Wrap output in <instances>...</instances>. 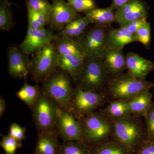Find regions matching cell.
Segmentation results:
<instances>
[{"instance_id":"obj_3","label":"cell","mask_w":154,"mask_h":154,"mask_svg":"<svg viewBox=\"0 0 154 154\" xmlns=\"http://www.w3.org/2000/svg\"><path fill=\"white\" fill-rule=\"evenodd\" d=\"M60 107L53 99L42 93L31 109L38 133L56 131V119Z\"/></svg>"},{"instance_id":"obj_20","label":"cell","mask_w":154,"mask_h":154,"mask_svg":"<svg viewBox=\"0 0 154 154\" xmlns=\"http://www.w3.org/2000/svg\"><path fill=\"white\" fill-rule=\"evenodd\" d=\"M91 24L107 28L116 22V11L111 7L105 8H94L86 13Z\"/></svg>"},{"instance_id":"obj_31","label":"cell","mask_w":154,"mask_h":154,"mask_svg":"<svg viewBox=\"0 0 154 154\" xmlns=\"http://www.w3.org/2000/svg\"><path fill=\"white\" fill-rule=\"evenodd\" d=\"M136 41L140 42L146 48H149L151 42V26L149 22H147L135 33Z\"/></svg>"},{"instance_id":"obj_5","label":"cell","mask_w":154,"mask_h":154,"mask_svg":"<svg viewBox=\"0 0 154 154\" xmlns=\"http://www.w3.org/2000/svg\"><path fill=\"white\" fill-rule=\"evenodd\" d=\"M107 73L102 59L87 58L82 73L76 82L82 90L96 91L105 84Z\"/></svg>"},{"instance_id":"obj_9","label":"cell","mask_w":154,"mask_h":154,"mask_svg":"<svg viewBox=\"0 0 154 154\" xmlns=\"http://www.w3.org/2000/svg\"><path fill=\"white\" fill-rule=\"evenodd\" d=\"M56 130L63 141H82L80 121L75 119L72 111L60 107L58 109L57 113Z\"/></svg>"},{"instance_id":"obj_30","label":"cell","mask_w":154,"mask_h":154,"mask_svg":"<svg viewBox=\"0 0 154 154\" xmlns=\"http://www.w3.org/2000/svg\"><path fill=\"white\" fill-rule=\"evenodd\" d=\"M1 146L5 154H16L17 149L22 147V142L9 136L2 135Z\"/></svg>"},{"instance_id":"obj_33","label":"cell","mask_w":154,"mask_h":154,"mask_svg":"<svg viewBox=\"0 0 154 154\" xmlns=\"http://www.w3.org/2000/svg\"><path fill=\"white\" fill-rule=\"evenodd\" d=\"M26 5L35 11L50 15L51 5L46 0H25Z\"/></svg>"},{"instance_id":"obj_10","label":"cell","mask_w":154,"mask_h":154,"mask_svg":"<svg viewBox=\"0 0 154 154\" xmlns=\"http://www.w3.org/2000/svg\"><path fill=\"white\" fill-rule=\"evenodd\" d=\"M102 96L96 91H85L79 87L73 90L72 97V112L86 116L99 107L102 101Z\"/></svg>"},{"instance_id":"obj_34","label":"cell","mask_w":154,"mask_h":154,"mask_svg":"<svg viewBox=\"0 0 154 154\" xmlns=\"http://www.w3.org/2000/svg\"><path fill=\"white\" fill-rule=\"evenodd\" d=\"M147 129L148 140H154V104L148 110L146 114Z\"/></svg>"},{"instance_id":"obj_17","label":"cell","mask_w":154,"mask_h":154,"mask_svg":"<svg viewBox=\"0 0 154 154\" xmlns=\"http://www.w3.org/2000/svg\"><path fill=\"white\" fill-rule=\"evenodd\" d=\"M58 56V67L66 72L76 82L82 71L85 58L73 55Z\"/></svg>"},{"instance_id":"obj_16","label":"cell","mask_w":154,"mask_h":154,"mask_svg":"<svg viewBox=\"0 0 154 154\" xmlns=\"http://www.w3.org/2000/svg\"><path fill=\"white\" fill-rule=\"evenodd\" d=\"M57 131L38 133V139L33 154H58L61 144Z\"/></svg>"},{"instance_id":"obj_29","label":"cell","mask_w":154,"mask_h":154,"mask_svg":"<svg viewBox=\"0 0 154 154\" xmlns=\"http://www.w3.org/2000/svg\"><path fill=\"white\" fill-rule=\"evenodd\" d=\"M107 111L109 115L115 118H123L131 113L128 102L123 100L111 102L107 107Z\"/></svg>"},{"instance_id":"obj_36","label":"cell","mask_w":154,"mask_h":154,"mask_svg":"<svg viewBox=\"0 0 154 154\" xmlns=\"http://www.w3.org/2000/svg\"><path fill=\"white\" fill-rule=\"evenodd\" d=\"M134 154H154V140H144Z\"/></svg>"},{"instance_id":"obj_6","label":"cell","mask_w":154,"mask_h":154,"mask_svg":"<svg viewBox=\"0 0 154 154\" xmlns=\"http://www.w3.org/2000/svg\"><path fill=\"white\" fill-rule=\"evenodd\" d=\"M82 142L90 146L105 141L110 133L109 123L96 113L84 116L80 121Z\"/></svg>"},{"instance_id":"obj_4","label":"cell","mask_w":154,"mask_h":154,"mask_svg":"<svg viewBox=\"0 0 154 154\" xmlns=\"http://www.w3.org/2000/svg\"><path fill=\"white\" fill-rule=\"evenodd\" d=\"M109 31L107 28L95 25L86 29L76 39L82 49L85 58H103L107 48Z\"/></svg>"},{"instance_id":"obj_7","label":"cell","mask_w":154,"mask_h":154,"mask_svg":"<svg viewBox=\"0 0 154 154\" xmlns=\"http://www.w3.org/2000/svg\"><path fill=\"white\" fill-rule=\"evenodd\" d=\"M154 87L153 83L137 79L131 75L116 78L110 83L111 94L123 100L133 99L138 94Z\"/></svg>"},{"instance_id":"obj_18","label":"cell","mask_w":154,"mask_h":154,"mask_svg":"<svg viewBox=\"0 0 154 154\" xmlns=\"http://www.w3.org/2000/svg\"><path fill=\"white\" fill-rule=\"evenodd\" d=\"M107 72L120 73L126 68V56L122 49L107 48L102 58Z\"/></svg>"},{"instance_id":"obj_39","label":"cell","mask_w":154,"mask_h":154,"mask_svg":"<svg viewBox=\"0 0 154 154\" xmlns=\"http://www.w3.org/2000/svg\"><path fill=\"white\" fill-rule=\"evenodd\" d=\"M6 109L5 100L2 96L0 97V117H2Z\"/></svg>"},{"instance_id":"obj_21","label":"cell","mask_w":154,"mask_h":154,"mask_svg":"<svg viewBox=\"0 0 154 154\" xmlns=\"http://www.w3.org/2000/svg\"><path fill=\"white\" fill-rule=\"evenodd\" d=\"M91 22L88 17H77L67 24L57 34L58 36H64L76 40L87 29Z\"/></svg>"},{"instance_id":"obj_2","label":"cell","mask_w":154,"mask_h":154,"mask_svg":"<svg viewBox=\"0 0 154 154\" xmlns=\"http://www.w3.org/2000/svg\"><path fill=\"white\" fill-rule=\"evenodd\" d=\"M58 54L53 42L35 54L31 60L30 70L32 81L43 83L58 68Z\"/></svg>"},{"instance_id":"obj_22","label":"cell","mask_w":154,"mask_h":154,"mask_svg":"<svg viewBox=\"0 0 154 154\" xmlns=\"http://www.w3.org/2000/svg\"><path fill=\"white\" fill-rule=\"evenodd\" d=\"M54 41L59 55H73L85 58L82 49L76 40L64 36H57Z\"/></svg>"},{"instance_id":"obj_35","label":"cell","mask_w":154,"mask_h":154,"mask_svg":"<svg viewBox=\"0 0 154 154\" xmlns=\"http://www.w3.org/2000/svg\"><path fill=\"white\" fill-rule=\"evenodd\" d=\"M26 131L25 128L22 127L17 123H14L10 126L8 135L18 141L22 142V140L26 137Z\"/></svg>"},{"instance_id":"obj_32","label":"cell","mask_w":154,"mask_h":154,"mask_svg":"<svg viewBox=\"0 0 154 154\" xmlns=\"http://www.w3.org/2000/svg\"><path fill=\"white\" fill-rule=\"evenodd\" d=\"M77 12H85L96 8L94 0H66Z\"/></svg>"},{"instance_id":"obj_14","label":"cell","mask_w":154,"mask_h":154,"mask_svg":"<svg viewBox=\"0 0 154 154\" xmlns=\"http://www.w3.org/2000/svg\"><path fill=\"white\" fill-rule=\"evenodd\" d=\"M8 70L10 75L18 78H26L30 72L31 61L28 56L17 47L8 51Z\"/></svg>"},{"instance_id":"obj_26","label":"cell","mask_w":154,"mask_h":154,"mask_svg":"<svg viewBox=\"0 0 154 154\" xmlns=\"http://www.w3.org/2000/svg\"><path fill=\"white\" fill-rule=\"evenodd\" d=\"M26 6L28 12V27L33 29L45 28V26L49 24L50 15L35 11L26 4Z\"/></svg>"},{"instance_id":"obj_23","label":"cell","mask_w":154,"mask_h":154,"mask_svg":"<svg viewBox=\"0 0 154 154\" xmlns=\"http://www.w3.org/2000/svg\"><path fill=\"white\" fill-rule=\"evenodd\" d=\"M90 147V154H133L116 140L105 141Z\"/></svg>"},{"instance_id":"obj_15","label":"cell","mask_w":154,"mask_h":154,"mask_svg":"<svg viewBox=\"0 0 154 154\" xmlns=\"http://www.w3.org/2000/svg\"><path fill=\"white\" fill-rule=\"evenodd\" d=\"M126 68L130 75L141 80H145L153 70L154 64L151 61L135 53L130 52L126 56Z\"/></svg>"},{"instance_id":"obj_12","label":"cell","mask_w":154,"mask_h":154,"mask_svg":"<svg viewBox=\"0 0 154 154\" xmlns=\"http://www.w3.org/2000/svg\"><path fill=\"white\" fill-rule=\"evenodd\" d=\"M50 15V29L60 31L77 18V12L65 0H52Z\"/></svg>"},{"instance_id":"obj_19","label":"cell","mask_w":154,"mask_h":154,"mask_svg":"<svg viewBox=\"0 0 154 154\" xmlns=\"http://www.w3.org/2000/svg\"><path fill=\"white\" fill-rule=\"evenodd\" d=\"M136 41L134 34L129 32L125 26L109 30L107 48L122 49L130 43Z\"/></svg>"},{"instance_id":"obj_1","label":"cell","mask_w":154,"mask_h":154,"mask_svg":"<svg viewBox=\"0 0 154 154\" xmlns=\"http://www.w3.org/2000/svg\"><path fill=\"white\" fill-rule=\"evenodd\" d=\"M69 75L58 68L42 83L41 92L53 99L62 108L72 111L73 89Z\"/></svg>"},{"instance_id":"obj_38","label":"cell","mask_w":154,"mask_h":154,"mask_svg":"<svg viewBox=\"0 0 154 154\" xmlns=\"http://www.w3.org/2000/svg\"><path fill=\"white\" fill-rule=\"evenodd\" d=\"M132 0H112L111 7L113 10H117L129 3Z\"/></svg>"},{"instance_id":"obj_25","label":"cell","mask_w":154,"mask_h":154,"mask_svg":"<svg viewBox=\"0 0 154 154\" xmlns=\"http://www.w3.org/2000/svg\"><path fill=\"white\" fill-rule=\"evenodd\" d=\"M41 94V89L38 85H31L25 82L16 96L31 109Z\"/></svg>"},{"instance_id":"obj_27","label":"cell","mask_w":154,"mask_h":154,"mask_svg":"<svg viewBox=\"0 0 154 154\" xmlns=\"http://www.w3.org/2000/svg\"><path fill=\"white\" fill-rule=\"evenodd\" d=\"M91 147L80 141H63L58 154H90Z\"/></svg>"},{"instance_id":"obj_24","label":"cell","mask_w":154,"mask_h":154,"mask_svg":"<svg viewBox=\"0 0 154 154\" xmlns=\"http://www.w3.org/2000/svg\"><path fill=\"white\" fill-rule=\"evenodd\" d=\"M152 95L149 91H144L134 97L128 102L131 112L146 115L152 105Z\"/></svg>"},{"instance_id":"obj_11","label":"cell","mask_w":154,"mask_h":154,"mask_svg":"<svg viewBox=\"0 0 154 154\" xmlns=\"http://www.w3.org/2000/svg\"><path fill=\"white\" fill-rule=\"evenodd\" d=\"M57 36L51 29H33L28 27L25 39L19 48L28 56L35 54L46 45L54 41Z\"/></svg>"},{"instance_id":"obj_13","label":"cell","mask_w":154,"mask_h":154,"mask_svg":"<svg viewBox=\"0 0 154 154\" xmlns=\"http://www.w3.org/2000/svg\"><path fill=\"white\" fill-rule=\"evenodd\" d=\"M149 6L142 0H132L116 11V22L120 27L136 19L147 17Z\"/></svg>"},{"instance_id":"obj_8","label":"cell","mask_w":154,"mask_h":154,"mask_svg":"<svg viewBox=\"0 0 154 154\" xmlns=\"http://www.w3.org/2000/svg\"><path fill=\"white\" fill-rule=\"evenodd\" d=\"M114 133L116 140L125 146L133 154L144 141L142 134L137 123L132 119H122L115 123Z\"/></svg>"},{"instance_id":"obj_37","label":"cell","mask_w":154,"mask_h":154,"mask_svg":"<svg viewBox=\"0 0 154 154\" xmlns=\"http://www.w3.org/2000/svg\"><path fill=\"white\" fill-rule=\"evenodd\" d=\"M147 22V17H144L135 20L124 26L130 33L135 34L137 31Z\"/></svg>"},{"instance_id":"obj_28","label":"cell","mask_w":154,"mask_h":154,"mask_svg":"<svg viewBox=\"0 0 154 154\" xmlns=\"http://www.w3.org/2000/svg\"><path fill=\"white\" fill-rule=\"evenodd\" d=\"M13 25V17L11 10V3L8 0L0 2V30L8 31Z\"/></svg>"}]
</instances>
